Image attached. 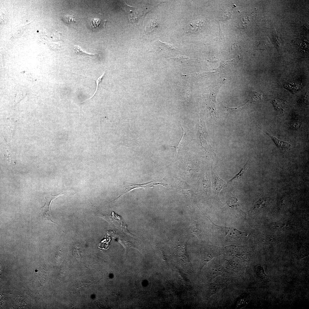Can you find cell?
Wrapping results in <instances>:
<instances>
[{
    "label": "cell",
    "mask_w": 309,
    "mask_h": 309,
    "mask_svg": "<svg viewBox=\"0 0 309 309\" xmlns=\"http://www.w3.org/2000/svg\"><path fill=\"white\" fill-rule=\"evenodd\" d=\"M215 233L219 236L229 239H238L247 236L245 233L239 231L233 227L220 226L214 224Z\"/></svg>",
    "instance_id": "cell-1"
},
{
    "label": "cell",
    "mask_w": 309,
    "mask_h": 309,
    "mask_svg": "<svg viewBox=\"0 0 309 309\" xmlns=\"http://www.w3.org/2000/svg\"><path fill=\"white\" fill-rule=\"evenodd\" d=\"M161 185L163 186H165V185L163 183L162 181H153L145 183L140 184L125 182V183H124L123 186L124 190V191L118 196V197L113 200L112 202L116 200L121 197L123 196L128 193L134 189L140 188L147 189L150 187H152L154 185Z\"/></svg>",
    "instance_id": "cell-2"
},
{
    "label": "cell",
    "mask_w": 309,
    "mask_h": 309,
    "mask_svg": "<svg viewBox=\"0 0 309 309\" xmlns=\"http://www.w3.org/2000/svg\"><path fill=\"white\" fill-rule=\"evenodd\" d=\"M64 195L59 194L53 196L51 194L47 195L45 197V203L43 206L40 208L42 219L45 220L50 221L52 223L57 224L52 221L51 218L52 215L50 209V206L52 201L59 196Z\"/></svg>",
    "instance_id": "cell-3"
},
{
    "label": "cell",
    "mask_w": 309,
    "mask_h": 309,
    "mask_svg": "<svg viewBox=\"0 0 309 309\" xmlns=\"http://www.w3.org/2000/svg\"><path fill=\"white\" fill-rule=\"evenodd\" d=\"M212 181L214 190L217 194L226 186L227 183L219 178L215 171L214 172L213 174Z\"/></svg>",
    "instance_id": "cell-4"
},
{
    "label": "cell",
    "mask_w": 309,
    "mask_h": 309,
    "mask_svg": "<svg viewBox=\"0 0 309 309\" xmlns=\"http://www.w3.org/2000/svg\"><path fill=\"white\" fill-rule=\"evenodd\" d=\"M259 128L267 134L274 142L277 146L281 150H287L290 147L291 144L289 142L281 140L275 136L270 134L265 129L260 127H259Z\"/></svg>",
    "instance_id": "cell-5"
},
{
    "label": "cell",
    "mask_w": 309,
    "mask_h": 309,
    "mask_svg": "<svg viewBox=\"0 0 309 309\" xmlns=\"http://www.w3.org/2000/svg\"><path fill=\"white\" fill-rule=\"evenodd\" d=\"M181 126L183 130V134L181 139L178 144L176 146H170L171 147L174 148L175 149L176 154L175 156L176 155L177 151L183 149L184 147L188 144L191 140V136L186 132L184 130Z\"/></svg>",
    "instance_id": "cell-6"
},
{
    "label": "cell",
    "mask_w": 309,
    "mask_h": 309,
    "mask_svg": "<svg viewBox=\"0 0 309 309\" xmlns=\"http://www.w3.org/2000/svg\"><path fill=\"white\" fill-rule=\"evenodd\" d=\"M272 104L278 114L282 116H284L285 103L282 100L276 99L272 101Z\"/></svg>",
    "instance_id": "cell-7"
},
{
    "label": "cell",
    "mask_w": 309,
    "mask_h": 309,
    "mask_svg": "<svg viewBox=\"0 0 309 309\" xmlns=\"http://www.w3.org/2000/svg\"><path fill=\"white\" fill-rule=\"evenodd\" d=\"M139 138L134 135L129 134L125 136L121 141V144L125 146L134 145Z\"/></svg>",
    "instance_id": "cell-8"
},
{
    "label": "cell",
    "mask_w": 309,
    "mask_h": 309,
    "mask_svg": "<svg viewBox=\"0 0 309 309\" xmlns=\"http://www.w3.org/2000/svg\"><path fill=\"white\" fill-rule=\"evenodd\" d=\"M248 161L247 162L243 167L241 171L237 174L232 179L229 181L227 183L228 184L232 183L233 182L241 178L245 172L247 168Z\"/></svg>",
    "instance_id": "cell-9"
},
{
    "label": "cell",
    "mask_w": 309,
    "mask_h": 309,
    "mask_svg": "<svg viewBox=\"0 0 309 309\" xmlns=\"http://www.w3.org/2000/svg\"><path fill=\"white\" fill-rule=\"evenodd\" d=\"M63 18L64 21L66 23L69 24H75L76 23L75 17L74 15L72 14L64 15Z\"/></svg>",
    "instance_id": "cell-10"
},
{
    "label": "cell",
    "mask_w": 309,
    "mask_h": 309,
    "mask_svg": "<svg viewBox=\"0 0 309 309\" xmlns=\"http://www.w3.org/2000/svg\"><path fill=\"white\" fill-rule=\"evenodd\" d=\"M158 26V24L154 20H151V22H150L146 26L145 28V31L148 32H151L154 30Z\"/></svg>",
    "instance_id": "cell-11"
},
{
    "label": "cell",
    "mask_w": 309,
    "mask_h": 309,
    "mask_svg": "<svg viewBox=\"0 0 309 309\" xmlns=\"http://www.w3.org/2000/svg\"><path fill=\"white\" fill-rule=\"evenodd\" d=\"M74 49L77 53L80 55L83 56H94L97 54H90L84 51L78 45H74Z\"/></svg>",
    "instance_id": "cell-12"
},
{
    "label": "cell",
    "mask_w": 309,
    "mask_h": 309,
    "mask_svg": "<svg viewBox=\"0 0 309 309\" xmlns=\"http://www.w3.org/2000/svg\"><path fill=\"white\" fill-rule=\"evenodd\" d=\"M227 205L229 207L236 208L239 206L238 200L235 197H231L227 201Z\"/></svg>",
    "instance_id": "cell-13"
},
{
    "label": "cell",
    "mask_w": 309,
    "mask_h": 309,
    "mask_svg": "<svg viewBox=\"0 0 309 309\" xmlns=\"http://www.w3.org/2000/svg\"><path fill=\"white\" fill-rule=\"evenodd\" d=\"M105 73V72H104V73H103V74L102 75H101L99 77H98L96 80V90L95 91V92H94V93L93 95V96L91 97H90V98H89V99H87V100H85V101H84L82 102H85V101H87V100H89L91 98H92V97H93L94 96V95L95 94L96 92V91H97V89H98V86L99 85V83H100V82H101V80H102V78H103L104 76V75Z\"/></svg>",
    "instance_id": "cell-14"
},
{
    "label": "cell",
    "mask_w": 309,
    "mask_h": 309,
    "mask_svg": "<svg viewBox=\"0 0 309 309\" xmlns=\"http://www.w3.org/2000/svg\"><path fill=\"white\" fill-rule=\"evenodd\" d=\"M174 58V59L183 62H186V61H187V60H191V59H190L188 57H187L185 56L180 55L177 56V57L175 58Z\"/></svg>",
    "instance_id": "cell-15"
},
{
    "label": "cell",
    "mask_w": 309,
    "mask_h": 309,
    "mask_svg": "<svg viewBox=\"0 0 309 309\" xmlns=\"http://www.w3.org/2000/svg\"><path fill=\"white\" fill-rule=\"evenodd\" d=\"M160 42H161V43L164 45L165 46L167 47V48H169V49H176L177 48L175 47L171 44H169L167 43H166L165 42H161V41Z\"/></svg>",
    "instance_id": "cell-16"
},
{
    "label": "cell",
    "mask_w": 309,
    "mask_h": 309,
    "mask_svg": "<svg viewBox=\"0 0 309 309\" xmlns=\"http://www.w3.org/2000/svg\"><path fill=\"white\" fill-rule=\"evenodd\" d=\"M100 22L99 20L98 19H94V20H92V24L94 23V24H94H95L94 27H97L99 24Z\"/></svg>",
    "instance_id": "cell-17"
}]
</instances>
